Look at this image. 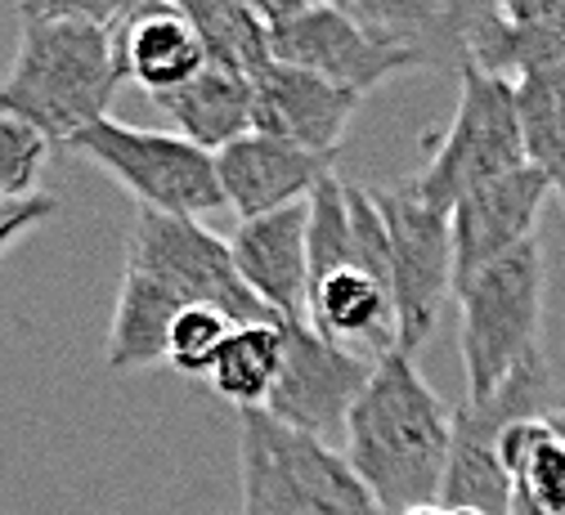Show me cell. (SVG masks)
Wrapping results in <instances>:
<instances>
[{
    "instance_id": "e0dca14e",
    "label": "cell",
    "mask_w": 565,
    "mask_h": 515,
    "mask_svg": "<svg viewBox=\"0 0 565 515\" xmlns=\"http://www.w3.org/2000/svg\"><path fill=\"white\" fill-rule=\"evenodd\" d=\"M306 319L350 345L369 358H382L391 350H399V305L391 282L364 273V269H337L310 282V301H306Z\"/></svg>"
},
{
    "instance_id": "cb8c5ba5",
    "label": "cell",
    "mask_w": 565,
    "mask_h": 515,
    "mask_svg": "<svg viewBox=\"0 0 565 515\" xmlns=\"http://www.w3.org/2000/svg\"><path fill=\"white\" fill-rule=\"evenodd\" d=\"M516 112L525 135V162L539 167L565 202V63L516 77Z\"/></svg>"
},
{
    "instance_id": "d6a6232c",
    "label": "cell",
    "mask_w": 565,
    "mask_h": 515,
    "mask_svg": "<svg viewBox=\"0 0 565 515\" xmlns=\"http://www.w3.org/2000/svg\"><path fill=\"white\" fill-rule=\"evenodd\" d=\"M449 515H484V511H449Z\"/></svg>"
},
{
    "instance_id": "f546056e",
    "label": "cell",
    "mask_w": 565,
    "mask_h": 515,
    "mask_svg": "<svg viewBox=\"0 0 565 515\" xmlns=\"http://www.w3.org/2000/svg\"><path fill=\"white\" fill-rule=\"evenodd\" d=\"M565 10V0H503V23L508 28H534Z\"/></svg>"
},
{
    "instance_id": "ac0fdd59",
    "label": "cell",
    "mask_w": 565,
    "mask_h": 515,
    "mask_svg": "<svg viewBox=\"0 0 565 515\" xmlns=\"http://www.w3.org/2000/svg\"><path fill=\"white\" fill-rule=\"evenodd\" d=\"M117 50H121L126 77L135 86H145L149 99L189 86L206 67V50H202L198 32L189 28V19L171 0H153V6H145L135 19H126L117 28Z\"/></svg>"
},
{
    "instance_id": "836d02e7",
    "label": "cell",
    "mask_w": 565,
    "mask_h": 515,
    "mask_svg": "<svg viewBox=\"0 0 565 515\" xmlns=\"http://www.w3.org/2000/svg\"><path fill=\"white\" fill-rule=\"evenodd\" d=\"M552 515H565V511H552Z\"/></svg>"
},
{
    "instance_id": "6da1fadb",
    "label": "cell",
    "mask_w": 565,
    "mask_h": 515,
    "mask_svg": "<svg viewBox=\"0 0 565 515\" xmlns=\"http://www.w3.org/2000/svg\"><path fill=\"white\" fill-rule=\"evenodd\" d=\"M345 462L373 489L382 515L431 506L445 493L454 453V408L417 373V354L391 350L350 408Z\"/></svg>"
},
{
    "instance_id": "83f0119b",
    "label": "cell",
    "mask_w": 565,
    "mask_h": 515,
    "mask_svg": "<svg viewBox=\"0 0 565 515\" xmlns=\"http://www.w3.org/2000/svg\"><path fill=\"white\" fill-rule=\"evenodd\" d=\"M45 215H54V197L36 193V197H10L0 189V247H10L19 234H28L32 225H41Z\"/></svg>"
},
{
    "instance_id": "7c38bea8",
    "label": "cell",
    "mask_w": 565,
    "mask_h": 515,
    "mask_svg": "<svg viewBox=\"0 0 565 515\" xmlns=\"http://www.w3.org/2000/svg\"><path fill=\"white\" fill-rule=\"evenodd\" d=\"M274 63L306 67L315 77H323L341 90H355V95H369L382 82L399 77V72L422 67L408 50L386 45L373 32H364L341 6H332V0L274 32Z\"/></svg>"
},
{
    "instance_id": "d4e9b609",
    "label": "cell",
    "mask_w": 565,
    "mask_h": 515,
    "mask_svg": "<svg viewBox=\"0 0 565 515\" xmlns=\"http://www.w3.org/2000/svg\"><path fill=\"white\" fill-rule=\"evenodd\" d=\"M234 319H225L221 310L211 305H184V314L175 319L171 328V350H167V363L175 367L180 377H211V367H216L225 341L234 336Z\"/></svg>"
},
{
    "instance_id": "3957f363",
    "label": "cell",
    "mask_w": 565,
    "mask_h": 515,
    "mask_svg": "<svg viewBox=\"0 0 565 515\" xmlns=\"http://www.w3.org/2000/svg\"><path fill=\"white\" fill-rule=\"evenodd\" d=\"M238 515H382L373 489L328 439L238 412Z\"/></svg>"
},
{
    "instance_id": "8992f818",
    "label": "cell",
    "mask_w": 565,
    "mask_h": 515,
    "mask_svg": "<svg viewBox=\"0 0 565 515\" xmlns=\"http://www.w3.org/2000/svg\"><path fill=\"white\" fill-rule=\"evenodd\" d=\"M67 153H77V158L95 162L99 171H108L139 202V211L202 219L206 211L225 206L216 153L198 149L184 135L139 130V126L104 117L67 143Z\"/></svg>"
},
{
    "instance_id": "ba28073f",
    "label": "cell",
    "mask_w": 565,
    "mask_h": 515,
    "mask_svg": "<svg viewBox=\"0 0 565 515\" xmlns=\"http://www.w3.org/2000/svg\"><path fill=\"white\" fill-rule=\"evenodd\" d=\"M556 377L547 354H534L508 377L503 390L489 399H462L454 408V453L440 506L449 511H484V515H512V480L499 462V439L521 417L552 412Z\"/></svg>"
},
{
    "instance_id": "44dd1931",
    "label": "cell",
    "mask_w": 565,
    "mask_h": 515,
    "mask_svg": "<svg viewBox=\"0 0 565 515\" xmlns=\"http://www.w3.org/2000/svg\"><path fill=\"white\" fill-rule=\"evenodd\" d=\"M499 462L512 480V515L565 511V444L556 439L547 412L521 417L503 430Z\"/></svg>"
},
{
    "instance_id": "4dcf8cb0",
    "label": "cell",
    "mask_w": 565,
    "mask_h": 515,
    "mask_svg": "<svg viewBox=\"0 0 565 515\" xmlns=\"http://www.w3.org/2000/svg\"><path fill=\"white\" fill-rule=\"evenodd\" d=\"M547 421H552L556 439H561V444H565V408H552V412H547Z\"/></svg>"
},
{
    "instance_id": "9a60e30c",
    "label": "cell",
    "mask_w": 565,
    "mask_h": 515,
    "mask_svg": "<svg viewBox=\"0 0 565 515\" xmlns=\"http://www.w3.org/2000/svg\"><path fill=\"white\" fill-rule=\"evenodd\" d=\"M306 202L256 215V219H238V229L230 238L243 282L265 301L274 319H306V301H310V206Z\"/></svg>"
},
{
    "instance_id": "30bf717a",
    "label": "cell",
    "mask_w": 565,
    "mask_h": 515,
    "mask_svg": "<svg viewBox=\"0 0 565 515\" xmlns=\"http://www.w3.org/2000/svg\"><path fill=\"white\" fill-rule=\"evenodd\" d=\"M373 367L377 358L323 336L310 319H282V367L265 412L315 439L345 434L350 408L369 390Z\"/></svg>"
},
{
    "instance_id": "5b68a950",
    "label": "cell",
    "mask_w": 565,
    "mask_h": 515,
    "mask_svg": "<svg viewBox=\"0 0 565 515\" xmlns=\"http://www.w3.org/2000/svg\"><path fill=\"white\" fill-rule=\"evenodd\" d=\"M458 108L417 175L404 184L436 211H454L467 193H476L489 180H503L525 162V135H521V112H516V82L499 77L484 67H462L458 72Z\"/></svg>"
},
{
    "instance_id": "277c9868",
    "label": "cell",
    "mask_w": 565,
    "mask_h": 515,
    "mask_svg": "<svg viewBox=\"0 0 565 515\" xmlns=\"http://www.w3.org/2000/svg\"><path fill=\"white\" fill-rule=\"evenodd\" d=\"M458 345L467 399H489L534 354H543V305H547V260L543 243H525L512 256L484 265L458 291Z\"/></svg>"
},
{
    "instance_id": "52a82bcc",
    "label": "cell",
    "mask_w": 565,
    "mask_h": 515,
    "mask_svg": "<svg viewBox=\"0 0 565 515\" xmlns=\"http://www.w3.org/2000/svg\"><path fill=\"white\" fill-rule=\"evenodd\" d=\"M126 269L149 273L171 287L184 305H211L225 319L243 323H282L265 310V301L243 282L230 238L211 234L202 219L139 211L126 238Z\"/></svg>"
},
{
    "instance_id": "484cf974",
    "label": "cell",
    "mask_w": 565,
    "mask_h": 515,
    "mask_svg": "<svg viewBox=\"0 0 565 515\" xmlns=\"http://www.w3.org/2000/svg\"><path fill=\"white\" fill-rule=\"evenodd\" d=\"M50 149L54 143L36 126H28L19 117H0V189L10 197H36L41 167H45Z\"/></svg>"
},
{
    "instance_id": "7402d4cb",
    "label": "cell",
    "mask_w": 565,
    "mask_h": 515,
    "mask_svg": "<svg viewBox=\"0 0 565 515\" xmlns=\"http://www.w3.org/2000/svg\"><path fill=\"white\" fill-rule=\"evenodd\" d=\"M171 6L198 32L206 63L243 72L252 82L274 63V32L252 10H243L238 0H171Z\"/></svg>"
},
{
    "instance_id": "8fae6325",
    "label": "cell",
    "mask_w": 565,
    "mask_h": 515,
    "mask_svg": "<svg viewBox=\"0 0 565 515\" xmlns=\"http://www.w3.org/2000/svg\"><path fill=\"white\" fill-rule=\"evenodd\" d=\"M364 32L408 50L422 67L462 72L476 45L503 23V0H332Z\"/></svg>"
},
{
    "instance_id": "2e32d148",
    "label": "cell",
    "mask_w": 565,
    "mask_h": 515,
    "mask_svg": "<svg viewBox=\"0 0 565 515\" xmlns=\"http://www.w3.org/2000/svg\"><path fill=\"white\" fill-rule=\"evenodd\" d=\"M332 162L337 158L306 153L252 130L216 153V175L225 189V206H234L238 219H256V215L306 202L332 175Z\"/></svg>"
},
{
    "instance_id": "4fadbf2b",
    "label": "cell",
    "mask_w": 565,
    "mask_h": 515,
    "mask_svg": "<svg viewBox=\"0 0 565 515\" xmlns=\"http://www.w3.org/2000/svg\"><path fill=\"white\" fill-rule=\"evenodd\" d=\"M547 197H556V189L539 167H521L467 193L454 206V291L484 265L534 243V225Z\"/></svg>"
},
{
    "instance_id": "4316f807",
    "label": "cell",
    "mask_w": 565,
    "mask_h": 515,
    "mask_svg": "<svg viewBox=\"0 0 565 515\" xmlns=\"http://www.w3.org/2000/svg\"><path fill=\"white\" fill-rule=\"evenodd\" d=\"M145 6H153V0H23L19 14L23 19H82V23H99L117 32Z\"/></svg>"
},
{
    "instance_id": "9c48e42d",
    "label": "cell",
    "mask_w": 565,
    "mask_h": 515,
    "mask_svg": "<svg viewBox=\"0 0 565 515\" xmlns=\"http://www.w3.org/2000/svg\"><path fill=\"white\" fill-rule=\"evenodd\" d=\"M377 206L391 234L399 350L417 354L440 323L445 297H454V211L427 206L408 184L377 189Z\"/></svg>"
},
{
    "instance_id": "603a6c76",
    "label": "cell",
    "mask_w": 565,
    "mask_h": 515,
    "mask_svg": "<svg viewBox=\"0 0 565 515\" xmlns=\"http://www.w3.org/2000/svg\"><path fill=\"white\" fill-rule=\"evenodd\" d=\"M278 367H282V323H243L225 341L206 386L230 408L256 412V408H269Z\"/></svg>"
},
{
    "instance_id": "7a4b0ae2",
    "label": "cell",
    "mask_w": 565,
    "mask_h": 515,
    "mask_svg": "<svg viewBox=\"0 0 565 515\" xmlns=\"http://www.w3.org/2000/svg\"><path fill=\"white\" fill-rule=\"evenodd\" d=\"M126 82L117 32L82 19H23L14 63L0 82V117L36 126L67 149L82 130L108 117Z\"/></svg>"
},
{
    "instance_id": "f1b7e54d",
    "label": "cell",
    "mask_w": 565,
    "mask_h": 515,
    "mask_svg": "<svg viewBox=\"0 0 565 515\" xmlns=\"http://www.w3.org/2000/svg\"><path fill=\"white\" fill-rule=\"evenodd\" d=\"M238 6L252 10L269 32H278V28H288L292 19H301V14L319 10V6H328V0H238Z\"/></svg>"
},
{
    "instance_id": "1f68e13d",
    "label": "cell",
    "mask_w": 565,
    "mask_h": 515,
    "mask_svg": "<svg viewBox=\"0 0 565 515\" xmlns=\"http://www.w3.org/2000/svg\"><path fill=\"white\" fill-rule=\"evenodd\" d=\"M404 515H449V506L431 502V506H413V511H404Z\"/></svg>"
},
{
    "instance_id": "d6986e66",
    "label": "cell",
    "mask_w": 565,
    "mask_h": 515,
    "mask_svg": "<svg viewBox=\"0 0 565 515\" xmlns=\"http://www.w3.org/2000/svg\"><path fill=\"white\" fill-rule=\"evenodd\" d=\"M252 99H256V82L216 63H206L189 86L171 95H153V104L171 117V126H180V135L206 153H221L234 139L252 135Z\"/></svg>"
},
{
    "instance_id": "ffe728a7",
    "label": "cell",
    "mask_w": 565,
    "mask_h": 515,
    "mask_svg": "<svg viewBox=\"0 0 565 515\" xmlns=\"http://www.w3.org/2000/svg\"><path fill=\"white\" fill-rule=\"evenodd\" d=\"M180 314H184V301L171 287L153 282L139 269H126L117 305H113V323H108V350H104L113 373H139V367L167 363L171 328Z\"/></svg>"
},
{
    "instance_id": "5bb4252c",
    "label": "cell",
    "mask_w": 565,
    "mask_h": 515,
    "mask_svg": "<svg viewBox=\"0 0 565 515\" xmlns=\"http://www.w3.org/2000/svg\"><path fill=\"white\" fill-rule=\"evenodd\" d=\"M364 95L341 90L306 67L292 63H269L256 77V99H252V130L282 139L292 149L337 158L350 117L360 112Z\"/></svg>"
}]
</instances>
